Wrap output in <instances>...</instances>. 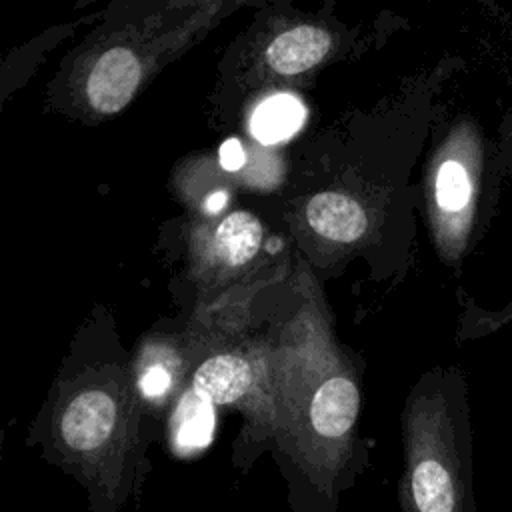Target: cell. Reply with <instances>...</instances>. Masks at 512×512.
I'll use <instances>...</instances> for the list:
<instances>
[{
	"label": "cell",
	"instance_id": "6da1fadb",
	"mask_svg": "<svg viewBox=\"0 0 512 512\" xmlns=\"http://www.w3.org/2000/svg\"><path fill=\"white\" fill-rule=\"evenodd\" d=\"M116 404L110 394L102 390H86L78 394L64 410L60 420V434L74 452H94L114 430Z\"/></svg>",
	"mask_w": 512,
	"mask_h": 512
},
{
	"label": "cell",
	"instance_id": "7a4b0ae2",
	"mask_svg": "<svg viewBox=\"0 0 512 512\" xmlns=\"http://www.w3.org/2000/svg\"><path fill=\"white\" fill-rule=\"evenodd\" d=\"M140 78V60L128 48H110L96 60L88 76V100L98 112H118L134 96Z\"/></svg>",
	"mask_w": 512,
	"mask_h": 512
},
{
	"label": "cell",
	"instance_id": "3957f363",
	"mask_svg": "<svg viewBox=\"0 0 512 512\" xmlns=\"http://www.w3.org/2000/svg\"><path fill=\"white\" fill-rule=\"evenodd\" d=\"M358 390L352 380L336 376L314 394L308 410L314 432L326 440H338L350 432L358 414Z\"/></svg>",
	"mask_w": 512,
	"mask_h": 512
},
{
	"label": "cell",
	"instance_id": "277c9868",
	"mask_svg": "<svg viewBox=\"0 0 512 512\" xmlns=\"http://www.w3.org/2000/svg\"><path fill=\"white\" fill-rule=\"evenodd\" d=\"M306 218L318 234L338 242L358 240L368 226L362 206L340 192L316 194L306 206Z\"/></svg>",
	"mask_w": 512,
	"mask_h": 512
},
{
	"label": "cell",
	"instance_id": "5b68a950",
	"mask_svg": "<svg viewBox=\"0 0 512 512\" xmlns=\"http://www.w3.org/2000/svg\"><path fill=\"white\" fill-rule=\"evenodd\" d=\"M330 42V34L322 28L296 26L272 40L266 58L280 74H300L324 58Z\"/></svg>",
	"mask_w": 512,
	"mask_h": 512
},
{
	"label": "cell",
	"instance_id": "8992f818",
	"mask_svg": "<svg viewBox=\"0 0 512 512\" xmlns=\"http://www.w3.org/2000/svg\"><path fill=\"white\" fill-rule=\"evenodd\" d=\"M252 384L250 364L234 354L212 356L194 374V390L212 404H230L242 398Z\"/></svg>",
	"mask_w": 512,
	"mask_h": 512
},
{
	"label": "cell",
	"instance_id": "52a82bcc",
	"mask_svg": "<svg viewBox=\"0 0 512 512\" xmlns=\"http://www.w3.org/2000/svg\"><path fill=\"white\" fill-rule=\"evenodd\" d=\"M306 110L296 96L278 94L266 98L254 112L250 128L264 144H276L290 138L304 122Z\"/></svg>",
	"mask_w": 512,
	"mask_h": 512
},
{
	"label": "cell",
	"instance_id": "ba28073f",
	"mask_svg": "<svg viewBox=\"0 0 512 512\" xmlns=\"http://www.w3.org/2000/svg\"><path fill=\"white\" fill-rule=\"evenodd\" d=\"M262 240L260 222L244 210L228 214L216 228L214 248L216 254L230 266H240L248 262Z\"/></svg>",
	"mask_w": 512,
	"mask_h": 512
},
{
	"label": "cell",
	"instance_id": "9c48e42d",
	"mask_svg": "<svg viewBox=\"0 0 512 512\" xmlns=\"http://www.w3.org/2000/svg\"><path fill=\"white\" fill-rule=\"evenodd\" d=\"M214 432V404L200 392L182 396L174 412V442L182 450H198L210 444Z\"/></svg>",
	"mask_w": 512,
	"mask_h": 512
},
{
	"label": "cell",
	"instance_id": "30bf717a",
	"mask_svg": "<svg viewBox=\"0 0 512 512\" xmlns=\"http://www.w3.org/2000/svg\"><path fill=\"white\" fill-rule=\"evenodd\" d=\"M434 196L442 212L468 214L474 196V184L468 166L456 158L444 160L436 172Z\"/></svg>",
	"mask_w": 512,
	"mask_h": 512
},
{
	"label": "cell",
	"instance_id": "8fae6325",
	"mask_svg": "<svg viewBox=\"0 0 512 512\" xmlns=\"http://www.w3.org/2000/svg\"><path fill=\"white\" fill-rule=\"evenodd\" d=\"M168 388H170V372L164 366H152L140 378V390L148 398H160Z\"/></svg>",
	"mask_w": 512,
	"mask_h": 512
},
{
	"label": "cell",
	"instance_id": "7c38bea8",
	"mask_svg": "<svg viewBox=\"0 0 512 512\" xmlns=\"http://www.w3.org/2000/svg\"><path fill=\"white\" fill-rule=\"evenodd\" d=\"M244 160H246L244 150L236 138H230L220 146V164L224 170L234 172L244 164Z\"/></svg>",
	"mask_w": 512,
	"mask_h": 512
},
{
	"label": "cell",
	"instance_id": "4fadbf2b",
	"mask_svg": "<svg viewBox=\"0 0 512 512\" xmlns=\"http://www.w3.org/2000/svg\"><path fill=\"white\" fill-rule=\"evenodd\" d=\"M226 200H228L226 192H224V190H218V192H214L212 196H208V200H206V210L214 214V212H218V210L224 208Z\"/></svg>",
	"mask_w": 512,
	"mask_h": 512
}]
</instances>
